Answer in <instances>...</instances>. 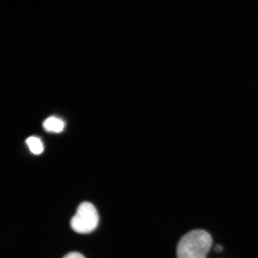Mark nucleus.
I'll list each match as a JSON object with an SVG mask.
<instances>
[{"mask_svg":"<svg viewBox=\"0 0 258 258\" xmlns=\"http://www.w3.org/2000/svg\"><path fill=\"white\" fill-rule=\"evenodd\" d=\"M212 244V237L207 232L200 230L189 232L177 245V257L206 258Z\"/></svg>","mask_w":258,"mask_h":258,"instance_id":"1","label":"nucleus"},{"mask_svg":"<svg viewBox=\"0 0 258 258\" xmlns=\"http://www.w3.org/2000/svg\"><path fill=\"white\" fill-rule=\"evenodd\" d=\"M99 217L94 206L89 202L81 203L71 220V227L76 233L88 234L98 227Z\"/></svg>","mask_w":258,"mask_h":258,"instance_id":"2","label":"nucleus"},{"mask_svg":"<svg viewBox=\"0 0 258 258\" xmlns=\"http://www.w3.org/2000/svg\"><path fill=\"white\" fill-rule=\"evenodd\" d=\"M64 122L60 119L51 117L44 122L43 127L47 131L59 133L64 128Z\"/></svg>","mask_w":258,"mask_h":258,"instance_id":"3","label":"nucleus"},{"mask_svg":"<svg viewBox=\"0 0 258 258\" xmlns=\"http://www.w3.org/2000/svg\"><path fill=\"white\" fill-rule=\"evenodd\" d=\"M26 143L32 153L38 155L43 152L44 145L40 138L30 137L27 138Z\"/></svg>","mask_w":258,"mask_h":258,"instance_id":"4","label":"nucleus"},{"mask_svg":"<svg viewBox=\"0 0 258 258\" xmlns=\"http://www.w3.org/2000/svg\"><path fill=\"white\" fill-rule=\"evenodd\" d=\"M63 258H85L83 254L78 252H71L67 254Z\"/></svg>","mask_w":258,"mask_h":258,"instance_id":"5","label":"nucleus"},{"mask_svg":"<svg viewBox=\"0 0 258 258\" xmlns=\"http://www.w3.org/2000/svg\"><path fill=\"white\" fill-rule=\"evenodd\" d=\"M222 250H223V247H222L221 245H217L215 248V250L218 253L221 252Z\"/></svg>","mask_w":258,"mask_h":258,"instance_id":"6","label":"nucleus"}]
</instances>
